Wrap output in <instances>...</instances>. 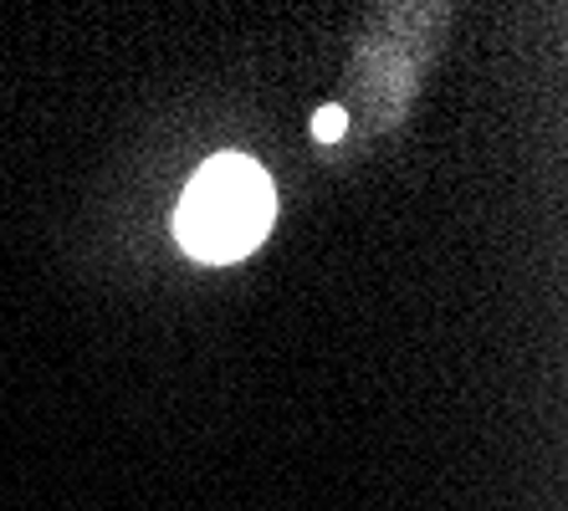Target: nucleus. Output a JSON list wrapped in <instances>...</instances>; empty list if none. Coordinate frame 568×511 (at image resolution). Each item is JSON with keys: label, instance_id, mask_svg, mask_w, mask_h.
Instances as JSON below:
<instances>
[{"label": "nucleus", "instance_id": "f257e3e1", "mask_svg": "<svg viewBox=\"0 0 568 511\" xmlns=\"http://www.w3.org/2000/svg\"><path fill=\"white\" fill-rule=\"evenodd\" d=\"M272 211H277V195L262 164L221 154L190 180L174 231L195 262H236L252 246H262V236L272 231Z\"/></svg>", "mask_w": 568, "mask_h": 511}, {"label": "nucleus", "instance_id": "f03ea898", "mask_svg": "<svg viewBox=\"0 0 568 511\" xmlns=\"http://www.w3.org/2000/svg\"><path fill=\"white\" fill-rule=\"evenodd\" d=\"M344 129H348L344 108H317V113H313V139H323V144H338V139H344Z\"/></svg>", "mask_w": 568, "mask_h": 511}]
</instances>
